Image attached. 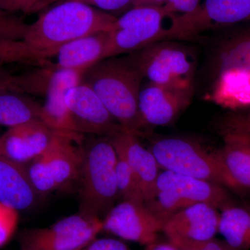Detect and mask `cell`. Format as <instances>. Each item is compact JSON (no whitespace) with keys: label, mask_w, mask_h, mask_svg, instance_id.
<instances>
[{"label":"cell","mask_w":250,"mask_h":250,"mask_svg":"<svg viewBox=\"0 0 250 250\" xmlns=\"http://www.w3.org/2000/svg\"><path fill=\"white\" fill-rule=\"evenodd\" d=\"M166 1V0H134L132 4H131V7H133V6H143V5L163 6V5L165 4Z\"/></svg>","instance_id":"37"},{"label":"cell","mask_w":250,"mask_h":250,"mask_svg":"<svg viewBox=\"0 0 250 250\" xmlns=\"http://www.w3.org/2000/svg\"><path fill=\"white\" fill-rule=\"evenodd\" d=\"M142 72L131 54L99 61L82 75L123 129L138 136L146 127L139 111Z\"/></svg>","instance_id":"2"},{"label":"cell","mask_w":250,"mask_h":250,"mask_svg":"<svg viewBox=\"0 0 250 250\" xmlns=\"http://www.w3.org/2000/svg\"><path fill=\"white\" fill-rule=\"evenodd\" d=\"M103 220V231L146 247L157 241L164 228V223L145 202L123 200L114 206Z\"/></svg>","instance_id":"11"},{"label":"cell","mask_w":250,"mask_h":250,"mask_svg":"<svg viewBox=\"0 0 250 250\" xmlns=\"http://www.w3.org/2000/svg\"><path fill=\"white\" fill-rule=\"evenodd\" d=\"M83 74L75 70H54L49 78L42 105V122L59 132L74 133L65 96L70 88L79 84Z\"/></svg>","instance_id":"15"},{"label":"cell","mask_w":250,"mask_h":250,"mask_svg":"<svg viewBox=\"0 0 250 250\" xmlns=\"http://www.w3.org/2000/svg\"><path fill=\"white\" fill-rule=\"evenodd\" d=\"M220 210L218 233L235 249L250 250V206L233 202Z\"/></svg>","instance_id":"22"},{"label":"cell","mask_w":250,"mask_h":250,"mask_svg":"<svg viewBox=\"0 0 250 250\" xmlns=\"http://www.w3.org/2000/svg\"><path fill=\"white\" fill-rule=\"evenodd\" d=\"M14 91L0 92V125L15 127L33 122H42V105Z\"/></svg>","instance_id":"23"},{"label":"cell","mask_w":250,"mask_h":250,"mask_svg":"<svg viewBox=\"0 0 250 250\" xmlns=\"http://www.w3.org/2000/svg\"><path fill=\"white\" fill-rule=\"evenodd\" d=\"M174 18L175 14L167 12L163 6H133L117 18L108 32L103 59L134 53L154 42L170 40Z\"/></svg>","instance_id":"5"},{"label":"cell","mask_w":250,"mask_h":250,"mask_svg":"<svg viewBox=\"0 0 250 250\" xmlns=\"http://www.w3.org/2000/svg\"><path fill=\"white\" fill-rule=\"evenodd\" d=\"M42 0H0V9L9 14L22 13L29 15L36 13Z\"/></svg>","instance_id":"32"},{"label":"cell","mask_w":250,"mask_h":250,"mask_svg":"<svg viewBox=\"0 0 250 250\" xmlns=\"http://www.w3.org/2000/svg\"><path fill=\"white\" fill-rule=\"evenodd\" d=\"M38 195L26 165L0 156V202L17 210H25L35 203Z\"/></svg>","instance_id":"19"},{"label":"cell","mask_w":250,"mask_h":250,"mask_svg":"<svg viewBox=\"0 0 250 250\" xmlns=\"http://www.w3.org/2000/svg\"><path fill=\"white\" fill-rule=\"evenodd\" d=\"M83 135L58 132L44 152L57 188L79 178L83 160Z\"/></svg>","instance_id":"17"},{"label":"cell","mask_w":250,"mask_h":250,"mask_svg":"<svg viewBox=\"0 0 250 250\" xmlns=\"http://www.w3.org/2000/svg\"><path fill=\"white\" fill-rule=\"evenodd\" d=\"M65 103L77 134L111 138L123 129L91 87L82 81L67 91Z\"/></svg>","instance_id":"10"},{"label":"cell","mask_w":250,"mask_h":250,"mask_svg":"<svg viewBox=\"0 0 250 250\" xmlns=\"http://www.w3.org/2000/svg\"><path fill=\"white\" fill-rule=\"evenodd\" d=\"M139 138L123 129L111 139L114 147L123 153L137 177L146 202L154 197L161 168L152 151L145 147Z\"/></svg>","instance_id":"16"},{"label":"cell","mask_w":250,"mask_h":250,"mask_svg":"<svg viewBox=\"0 0 250 250\" xmlns=\"http://www.w3.org/2000/svg\"><path fill=\"white\" fill-rule=\"evenodd\" d=\"M213 100L235 111L250 108V75L231 72L218 77Z\"/></svg>","instance_id":"24"},{"label":"cell","mask_w":250,"mask_h":250,"mask_svg":"<svg viewBox=\"0 0 250 250\" xmlns=\"http://www.w3.org/2000/svg\"><path fill=\"white\" fill-rule=\"evenodd\" d=\"M108 39V32L104 31L70 41L57 50L45 67L83 74L103 59Z\"/></svg>","instance_id":"18"},{"label":"cell","mask_w":250,"mask_h":250,"mask_svg":"<svg viewBox=\"0 0 250 250\" xmlns=\"http://www.w3.org/2000/svg\"><path fill=\"white\" fill-rule=\"evenodd\" d=\"M220 130L222 134L242 135L250 139V108L229 113L222 121Z\"/></svg>","instance_id":"28"},{"label":"cell","mask_w":250,"mask_h":250,"mask_svg":"<svg viewBox=\"0 0 250 250\" xmlns=\"http://www.w3.org/2000/svg\"><path fill=\"white\" fill-rule=\"evenodd\" d=\"M218 210L207 203L190 206L167 219L162 232L172 242L211 239L219 231L220 213Z\"/></svg>","instance_id":"13"},{"label":"cell","mask_w":250,"mask_h":250,"mask_svg":"<svg viewBox=\"0 0 250 250\" xmlns=\"http://www.w3.org/2000/svg\"><path fill=\"white\" fill-rule=\"evenodd\" d=\"M26 164L31 184L38 195H47L58 188L49 171L44 153Z\"/></svg>","instance_id":"26"},{"label":"cell","mask_w":250,"mask_h":250,"mask_svg":"<svg viewBox=\"0 0 250 250\" xmlns=\"http://www.w3.org/2000/svg\"><path fill=\"white\" fill-rule=\"evenodd\" d=\"M146 250H179L177 246L167 240V242L156 241L152 244L146 247Z\"/></svg>","instance_id":"36"},{"label":"cell","mask_w":250,"mask_h":250,"mask_svg":"<svg viewBox=\"0 0 250 250\" xmlns=\"http://www.w3.org/2000/svg\"><path fill=\"white\" fill-rule=\"evenodd\" d=\"M214 68L217 78L231 72L250 75V27L222 41L215 53Z\"/></svg>","instance_id":"21"},{"label":"cell","mask_w":250,"mask_h":250,"mask_svg":"<svg viewBox=\"0 0 250 250\" xmlns=\"http://www.w3.org/2000/svg\"><path fill=\"white\" fill-rule=\"evenodd\" d=\"M117 160L116 182L119 196L123 200L145 202L141 185L126 158L121 151L115 148Z\"/></svg>","instance_id":"25"},{"label":"cell","mask_w":250,"mask_h":250,"mask_svg":"<svg viewBox=\"0 0 250 250\" xmlns=\"http://www.w3.org/2000/svg\"><path fill=\"white\" fill-rule=\"evenodd\" d=\"M103 231V219L79 212L48 228L26 230L18 241L21 250H79Z\"/></svg>","instance_id":"8"},{"label":"cell","mask_w":250,"mask_h":250,"mask_svg":"<svg viewBox=\"0 0 250 250\" xmlns=\"http://www.w3.org/2000/svg\"><path fill=\"white\" fill-rule=\"evenodd\" d=\"M63 1H68V0H42L40 4L38 6L36 12L45 9L49 5L57 4ZM71 1H80L101 11L109 13L112 11H120L129 6L131 7V4L134 0H71Z\"/></svg>","instance_id":"29"},{"label":"cell","mask_w":250,"mask_h":250,"mask_svg":"<svg viewBox=\"0 0 250 250\" xmlns=\"http://www.w3.org/2000/svg\"><path fill=\"white\" fill-rule=\"evenodd\" d=\"M117 18L80 1H61L29 24L22 39L0 40V65L45 67L62 45L89 34L109 32Z\"/></svg>","instance_id":"1"},{"label":"cell","mask_w":250,"mask_h":250,"mask_svg":"<svg viewBox=\"0 0 250 250\" xmlns=\"http://www.w3.org/2000/svg\"><path fill=\"white\" fill-rule=\"evenodd\" d=\"M58 132L41 122L9 128L0 136V156L26 165L45 152Z\"/></svg>","instance_id":"14"},{"label":"cell","mask_w":250,"mask_h":250,"mask_svg":"<svg viewBox=\"0 0 250 250\" xmlns=\"http://www.w3.org/2000/svg\"><path fill=\"white\" fill-rule=\"evenodd\" d=\"M223 136V147L215 152L229 177L246 195L250 192V139L234 134Z\"/></svg>","instance_id":"20"},{"label":"cell","mask_w":250,"mask_h":250,"mask_svg":"<svg viewBox=\"0 0 250 250\" xmlns=\"http://www.w3.org/2000/svg\"><path fill=\"white\" fill-rule=\"evenodd\" d=\"M1 65H0V92H16V85H15L16 75L6 71L1 67Z\"/></svg>","instance_id":"35"},{"label":"cell","mask_w":250,"mask_h":250,"mask_svg":"<svg viewBox=\"0 0 250 250\" xmlns=\"http://www.w3.org/2000/svg\"><path fill=\"white\" fill-rule=\"evenodd\" d=\"M233 202L225 188L163 170L156 180L154 197L145 205L164 225L172 215L195 204H210L220 210Z\"/></svg>","instance_id":"6"},{"label":"cell","mask_w":250,"mask_h":250,"mask_svg":"<svg viewBox=\"0 0 250 250\" xmlns=\"http://www.w3.org/2000/svg\"><path fill=\"white\" fill-rule=\"evenodd\" d=\"M79 250H131L123 241L111 238H95Z\"/></svg>","instance_id":"33"},{"label":"cell","mask_w":250,"mask_h":250,"mask_svg":"<svg viewBox=\"0 0 250 250\" xmlns=\"http://www.w3.org/2000/svg\"><path fill=\"white\" fill-rule=\"evenodd\" d=\"M29 24L21 18L0 9V40L19 41L23 39Z\"/></svg>","instance_id":"27"},{"label":"cell","mask_w":250,"mask_h":250,"mask_svg":"<svg viewBox=\"0 0 250 250\" xmlns=\"http://www.w3.org/2000/svg\"><path fill=\"white\" fill-rule=\"evenodd\" d=\"M250 21V0H205L192 12L175 15L170 41L189 39L204 31Z\"/></svg>","instance_id":"9"},{"label":"cell","mask_w":250,"mask_h":250,"mask_svg":"<svg viewBox=\"0 0 250 250\" xmlns=\"http://www.w3.org/2000/svg\"><path fill=\"white\" fill-rule=\"evenodd\" d=\"M200 4V0H166L163 6L170 14L183 15L192 12Z\"/></svg>","instance_id":"34"},{"label":"cell","mask_w":250,"mask_h":250,"mask_svg":"<svg viewBox=\"0 0 250 250\" xmlns=\"http://www.w3.org/2000/svg\"><path fill=\"white\" fill-rule=\"evenodd\" d=\"M83 147L80 180V211L100 218L107 214L119 196L116 149L111 138L96 136Z\"/></svg>","instance_id":"3"},{"label":"cell","mask_w":250,"mask_h":250,"mask_svg":"<svg viewBox=\"0 0 250 250\" xmlns=\"http://www.w3.org/2000/svg\"><path fill=\"white\" fill-rule=\"evenodd\" d=\"M131 54L143 77L151 83L193 86L196 61L187 46L172 41H159Z\"/></svg>","instance_id":"7"},{"label":"cell","mask_w":250,"mask_h":250,"mask_svg":"<svg viewBox=\"0 0 250 250\" xmlns=\"http://www.w3.org/2000/svg\"><path fill=\"white\" fill-rule=\"evenodd\" d=\"M149 149L163 170L206 181L243 195L216 152H208L200 143L186 138L166 136L154 139Z\"/></svg>","instance_id":"4"},{"label":"cell","mask_w":250,"mask_h":250,"mask_svg":"<svg viewBox=\"0 0 250 250\" xmlns=\"http://www.w3.org/2000/svg\"><path fill=\"white\" fill-rule=\"evenodd\" d=\"M179 250H238L224 239L213 238L199 242L170 241Z\"/></svg>","instance_id":"31"},{"label":"cell","mask_w":250,"mask_h":250,"mask_svg":"<svg viewBox=\"0 0 250 250\" xmlns=\"http://www.w3.org/2000/svg\"><path fill=\"white\" fill-rule=\"evenodd\" d=\"M18 210L0 202V248L14 236L18 223Z\"/></svg>","instance_id":"30"},{"label":"cell","mask_w":250,"mask_h":250,"mask_svg":"<svg viewBox=\"0 0 250 250\" xmlns=\"http://www.w3.org/2000/svg\"><path fill=\"white\" fill-rule=\"evenodd\" d=\"M194 87L179 88L149 82L141 88L139 107L146 126L172 124L191 103Z\"/></svg>","instance_id":"12"}]
</instances>
